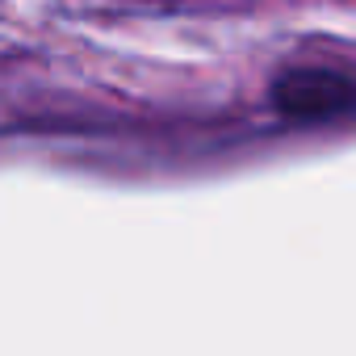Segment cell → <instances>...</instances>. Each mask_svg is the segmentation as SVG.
I'll list each match as a JSON object with an SVG mask.
<instances>
[{
  "label": "cell",
  "instance_id": "cell-1",
  "mask_svg": "<svg viewBox=\"0 0 356 356\" xmlns=\"http://www.w3.org/2000/svg\"><path fill=\"white\" fill-rule=\"evenodd\" d=\"M268 105L285 122H335L356 113V76L348 67H327V63H293L273 76L268 84Z\"/></svg>",
  "mask_w": 356,
  "mask_h": 356
}]
</instances>
